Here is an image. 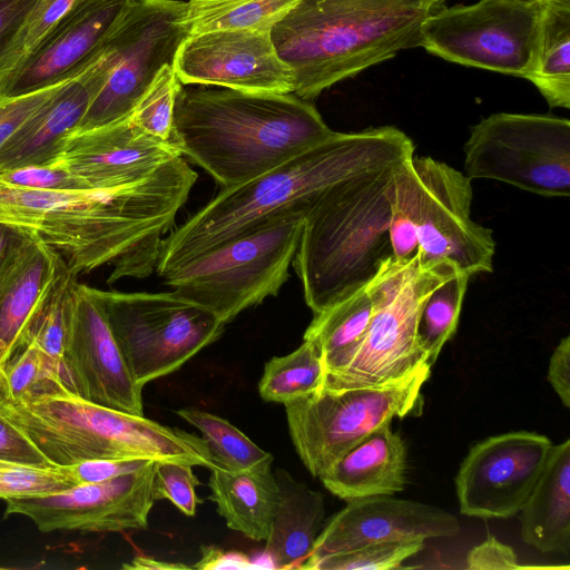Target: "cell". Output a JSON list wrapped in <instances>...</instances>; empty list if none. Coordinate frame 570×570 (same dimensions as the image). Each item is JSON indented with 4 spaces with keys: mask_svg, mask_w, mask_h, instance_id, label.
<instances>
[{
    "mask_svg": "<svg viewBox=\"0 0 570 570\" xmlns=\"http://www.w3.org/2000/svg\"><path fill=\"white\" fill-rule=\"evenodd\" d=\"M334 132L312 101L293 92L181 86L169 144L228 188L275 168Z\"/></svg>",
    "mask_w": 570,
    "mask_h": 570,
    "instance_id": "cell-3",
    "label": "cell"
},
{
    "mask_svg": "<svg viewBox=\"0 0 570 570\" xmlns=\"http://www.w3.org/2000/svg\"><path fill=\"white\" fill-rule=\"evenodd\" d=\"M130 0H79L14 80L9 96L36 90L75 71L101 45Z\"/></svg>",
    "mask_w": 570,
    "mask_h": 570,
    "instance_id": "cell-23",
    "label": "cell"
},
{
    "mask_svg": "<svg viewBox=\"0 0 570 570\" xmlns=\"http://www.w3.org/2000/svg\"><path fill=\"white\" fill-rule=\"evenodd\" d=\"M94 292L140 386L178 370L217 341L226 325L174 291L124 293L94 287Z\"/></svg>",
    "mask_w": 570,
    "mask_h": 570,
    "instance_id": "cell-9",
    "label": "cell"
},
{
    "mask_svg": "<svg viewBox=\"0 0 570 570\" xmlns=\"http://www.w3.org/2000/svg\"><path fill=\"white\" fill-rule=\"evenodd\" d=\"M155 462L104 482L80 483L55 493L9 498L4 500V514L24 515L42 532L145 530L155 502Z\"/></svg>",
    "mask_w": 570,
    "mask_h": 570,
    "instance_id": "cell-16",
    "label": "cell"
},
{
    "mask_svg": "<svg viewBox=\"0 0 570 570\" xmlns=\"http://www.w3.org/2000/svg\"><path fill=\"white\" fill-rule=\"evenodd\" d=\"M9 399L7 377L3 368L0 366V402Z\"/></svg>",
    "mask_w": 570,
    "mask_h": 570,
    "instance_id": "cell-52",
    "label": "cell"
},
{
    "mask_svg": "<svg viewBox=\"0 0 570 570\" xmlns=\"http://www.w3.org/2000/svg\"><path fill=\"white\" fill-rule=\"evenodd\" d=\"M175 413L200 431L218 466L238 472L273 462L269 452L261 449L227 420L194 407L179 409Z\"/></svg>",
    "mask_w": 570,
    "mask_h": 570,
    "instance_id": "cell-33",
    "label": "cell"
},
{
    "mask_svg": "<svg viewBox=\"0 0 570 570\" xmlns=\"http://www.w3.org/2000/svg\"><path fill=\"white\" fill-rule=\"evenodd\" d=\"M440 1L444 2L445 0H440Z\"/></svg>",
    "mask_w": 570,
    "mask_h": 570,
    "instance_id": "cell-55",
    "label": "cell"
},
{
    "mask_svg": "<svg viewBox=\"0 0 570 570\" xmlns=\"http://www.w3.org/2000/svg\"><path fill=\"white\" fill-rule=\"evenodd\" d=\"M459 532V520L439 507L393 495L355 499L324 524L301 569L324 556L368 543L425 541Z\"/></svg>",
    "mask_w": 570,
    "mask_h": 570,
    "instance_id": "cell-20",
    "label": "cell"
},
{
    "mask_svg": "<svg viewBox=\"0 0 570 570\" xmlns=\"http://www.w3.org/2000/svg\"><path fill=\"white\" fill-rule=\"evenodd\" d=\"M465 175L546 197L570 195V121L551 115L492 114L471 127Z\"/></svg>",
    "mask_w": 570,
    "mask_h": 570,
    "instance_id": "cell-11",
    "label": "cell"
},
{
    "mask_svg": "<svg viewBox=\"0 0 570 570\" xmlns=\"http://www.w3.org/2000/svg\"><path fill=\"white\" fill-rule=\"evenodd\" d=\"M428 366L405 381L376 387L320 390L284 403L294 448L313 476L394 417L420 403Z\"/></svg>",
    "mask_w": 570,
    "mask_h": 570,
    "instance_id": "cell-10",
    "label": "cell"
},
{
    "mask_svg": "<svg viewBox=\"0 0 570 570\" xmlns=\"http://www.w3.org/2000/svg\"><path fill=\"white\" fill-rule=\"evenodd\" d=\"M0 415L55 466L95 459L179 461L209 470L217 465L203 438L72 394L4 400Z\"/></svg>",
    "mask_w": 570,
    "mask_h": 570,
    "instance_id": "cell-6",
    "label": "cell"
},
{
    "mask_svg": "<svg viewBox=\"0 0 570 570\" xmlns=\"http://www.w3.org/2000/svg\"><path fill=\"white\" fill-rule=\"evenodd\" d=\"M274 474L279 499L265 554L272 568L301 569L324 527L325 499L285 469L278 468Z\"/></svg>",
    "mask_w": 570,
    "mask_h": 570,
    "instance_id": "cell-26",
    "label": "cell"
},
{
    "mask_svg": "<svg viewBox=\"0 0 570 570\" xmlns=\"http://www.w3.org/2000/svg\"><path fill=\"white\" fill-rule=\"evenodd\" d=\"M411 164L419 183L421 261H449L470 276L491 273L495 242L492 229L471 218L472 179L430 156H413Z\"/></svg>",
    "mask_w": 570,
    "mask_h": 570,
    "instance_id": "cell-14",
    "label": "cell"
},
{
    "mask_svg": "<svg viewBox=\"0 0 570 570\" xmlns=\"http://www.w3.org/2000/svg\"><path fill=\"white\" fill-rule=\"evenodd\" d=\"M208 487L229 529L255 541L268 538L279 499L272 463L238 472L216 465Z\"/></svg>",
    "mask_w": 570,
    "mask_h": 570,
    "instance_id": "cell-27",
    "label": "cell"
},
{
    "mask_svg": "<svg viewBox=\"0 0 570 570\" xmlns=\"http://www.w3.org/2000/svg\"><path fill=\"white\" fill-rule=\"evenodd\" d=\"M308 208L293 207L269 217L187 262L164 278L165 284L229 323L276 296L288 279Z\"/></svg>",
    "mask_w": 570,
    "mask_h": 570,
    "instance_id": "cell-8",
    "label": "cell"
},
{
    "mask_svg": "<svg viewBox=\"0 0 570 570\" xmlns=\"http://www.w3.org/2000/svg\"><path fill=\"white\" fill-rule=\"evenodd\" d=\"M199 570L218 569H262L265 566L255 564L246 554L239 551H226L214 546H203L202 557L193 567Z\"/></svg>",
    "mask_w": 570,
    "mask_h": 570,
    "instance_id": "cell-48",
    "label": "cell"
},
{
    "mask_svg": "<svg viewBox=\"0 0 570 570\" xmlns=\"http://www.w3.org/2000/svg\"><path fill=\"white\" fill-rule=\"evenodd\" d=\"M324 374L318 347L304 340L292 353L274 356L265 364L258 392L265 401L284 404L320 390Z\"/></svg>",
    "mask_w": 570,
    "mask_h": 570,
    "instance_id": "cell-32",
    "label": "cell"
},
{
    "mask_svg": "<svg viewBox=\"0 0 570 570\" xmlns=\"http://www.w3.org/2000/svg\"><path fill=\"white\" fill-rule=\"evenodd\" d=\"M424 548L423 540L379 542L364 544L347 551L324 556L309 563L306 570H389Z\"/></svg>",
    "mask_w": 570,
    "mask_h": 570,
    "instance_id": "cell-37",
    "label": "cell"
},
{
    "mask_svg": "<svg viewBox=\"0 0 570 570\" xmlns=\"http://www.w3.org/2000/svg\"><path fill=\"white\" fill-rule=\"evenodd\" d=\"M0 461L35 468L55 466L22 432L1 415Z\"/></svg>",
    "mask_w": 570,
    "mask_h": 570,
    "instance_id": "cell-44",
    "label": "cell"
},
{
    "mask_svg": "<svg viewBox=\"0 0 570 570\" xmlns=\"http://www.w3.org/2000/svg\"><path fill=\"white\" fill-rule=\"evenodd\" d=\"M456 269L449 261L422 262L417 250L409 259L384 261L368 283L370 324L350 361L326 373L322 387L384 386L432 367L419 337L420 316L431 293Z\"/></svg>",
    "mask_w": 570,
    "mask_h": 570,
    "instance_id": "cell-7",
    "label": "cell"
},
{
    "mask_svg": "<svg viewBox=\"0 0 570 570\" xmlns=\"http://www.w3.org/2000/svg\"><path fill=\"white\" fill-rule=\"evenodd\" d=\"M76 277L77 276L70 272L69 267L62 273L50 297L35 321L30 334V342L36 343L61 366L62 376L66 336V299L69 285Z\"/></svg>",
    "mask_w": 570,
    "mask_h": 570,
    "instance_id": "cell-39",
    "label": "cell"
},
{
    "mask_svg": "<svg viewBox=\"0 0 570 570\" xmlns=\"http://www.w3.org/2000/svg\"><path fill=\"white\" fill-rule=\"evenodd\" d=\"M544 2L534 66L527 77L550 107L570 108V3Z\"/></svg>",
    "mask_w": 570,
    "mask_h": 570,
    "instance_id": "cell-29",
    "label": "cell"
},
{
    "mask_svg": "<svg viewBox=\"0 0 570 570\" xmlns=\"http://www.w3.org/2000/svg\"><path fill=\"white\" fill-rule=\"evenodd\" d=\"M37 0H0V48Z\"/></svg>",
    "mask_w": 570,
    "mask_h": 570,
    "instance_id": "cell-49",
    "label": "cell"
},
{
    "mask_svg": "<svg viewBox=\"0 0 570 570\" xmlns=\"http://www.w3.org/2000/svg\"><path fill=\"white\" fill-rule=\"evenodd\" d=\"M406 474V445L386 424L345 452L318 478L334 495L351 501L401 492Z\"/></svg>",
    "mask_w": 570,
    "mask_h": 570,
    "instance_id": "cell-24",
    "label": "cell"
},
{
    "mask_svg": "<svg viewBox=\"0 0 570 570\" xmlns=\"http://www.w3.org/2000/svg\"><path fill=\"white\" fill-rule=\"evenodd\" d=\"M63 376L68 392L120 412L144 415L140 386L115 340L94 287L69 285L66 299Z\"/></svg>",
    "mask_w": 570,
    "mask_h": 570,
    "instance_id": "cell-15",
    "label": "cell"
},
{
    "mask_svg": "<svg viewBox=\"0 0 570 570\" xmlns=\"http://www.w3.org/2000/svg\"><path fill=\"white\" fill-rule=\"evenodd\" d=\"M12 233V228L0 225V265L4 257Z\"/></svg>",
    "mask_w": 570,
    "mask_h": 570,
    "instance_id": "cell-51",
    "label": "cell"
},
{
    "mask_svg": "<svg viewBox=\"0 0 570 570\" xmlns=\"http://www.w3.org/2000/svg\"><path fill=\"white\" fill-rule=\"evenodd\" d=\"M411 159L393 169L386 193L390 206L389 237L393 257L399 261L411 258L417 250L419 183Z\"/></svg>",
    "mask_w": 570,
    "mask_h": 570,
    "instance_id": "cell-36",
    "label": "cell"
},
{
    "mask_svg": "<svg viewBox=\"0 0 570 570\" xmlns=\"http://www.w3.org/2000/svg\"><path fill=\"white\" fill-rule=\"evenodd\" d=\"M298 0H188V36L218 30H271Z\"/></svg>",
    "mask_w": 570,
    "mask_h": 570,
    "instance_id": "cell-31",
    "label": "cell"
},
{
    "mask_svg": "<svg viewBox=\"0 0 570 570\" xmlns=\"http://www.w3.org/2000/svg\"><path fill=\"white\" fill-rule=\"evenodd\" d=\"M115 59L116 47L108 33L76 78L6 141L0 149V171L57 159L67 136L105 85Z\"/></svg>",
    "mask_w": 570,
    "mask_h": 570,
    "instance_id": "cell-22",
    "label": "cell"
},
{
    "mask_svg": "<svg viewBox=\"0 0 570 570\" xmlns=\"http://www.w3.org/2000/svg\"><path fill=\"white\" fill-rule=\"evenodd\" d=\"M396 166L344 180L307 209L293 266L314 315L367 285L393 256L386 193Z\"/></svg>",
    "mask_w": 570,
    "mask_h": 570,
    "instance_id": "cell-5",
    "label": "cell"
},
{
    "mask_svg": "<svg viewBox=\"0 0 570 570\" xmlns=\"http://www.w3.org/2000/svg\"><path fill=\"white\" fill-rule=\"evenodd\" d=\"M79 0H37L0 48V100Z\"/></svg>",
    "mask_w": 570,
    "mask_h": 570,
    "instance_id": "cell-30",
    "label": "cell"
},
{
    "mask_svg": "<svg viewBox=\"0 0 570 570\" xmlns=\"http://www.w3.org/2000/svg\"><path fill=\"white\" fill-rule=\"evenodd\" d=\"M520 512L522 540L543 553L570 552V440L552 445Z\"/></svg>",
    "mask_w": 570,
    "mask_h": 570,
    "instance_id": "cell-25",
    "label": "cell"
},
{
    "mask_svg": "<svg viewBox=\"0 0 570 570\" xmlns=\"http://www.w3.org/2000/svg\"><path fill=\"white\" fill-rule=\"evenodd\" d=\"M197 173L176 156L146 178L109 189H38L0 180V225L40 236L75 276L110 265L107 284L156 271Z\"/></svg>",
    "mask_w": 570,
    "mask_h": 570,
    "instance_id": "cell-1",
    "label": "cell"
},
{
    "mask_svg": "<svg viewBox=\"0 0 570 570\" xmlns=\"http://www.w3.org/2000/svg\"><path fill=\"white\" fill-rule=\"evenodd\" d=\"M470 277L465 272L456 269L431 293L423 306L419 337L432 365L456 331Z\"/></svg>",
    "mask_w": 570,
    "mask_h": 570,
    "instance_id": "cell-34",
    "label": "cell"
},
{
    "mask_svg": "<svg viewBox=\"0 0 570 570\" xmlns=\"http://www.w3.org/2000/svg\"><path fill=\"white\" fill-rule=\"evenodd\" d=\"M181 86L173 65L165 66L136 105L131 120L145 132L169 142L175 100Z\"/></svg>",
    "mask_w": 570,
    "mask_h": 570,
    "instance_id": "cell-38",
    "label": "cell"
},
{
    "mask_svg": "<svg viewBox=\"0 0 570 570\" xmlns=\"http://www.w3.org/2000/svg\"><path fill=\"white\" fill-rule=\"evenodd\" d=\"M466 568L470 570H513L523 569L514 550L489 534L480 544L471 549L466 556Z\"/></svg>",
    "mask_w": 570,
    "mask_h": 570,
    "instance_id": "cell-46",
    "label": "cell"
},
{
    "mask_svg": "<svg viewBox=\"0 0 570 570\" xmlns=\"http://www.w3.org/2000/svg\"><path fill=\"white\" fill-rule=\"evenodd\" d=\"M126 570H181L190 569L180 562H170L157 560L148 556L138 554L130 562H126L121 566Z\"/></svg>",
    "mask_w": 570,
    "mask_h": 570,
    "instance_id": "cell-50",
    "label": "cell"
},
{
    "mask_svg": "<svg viewBox=\"0 0 570 570\" xmlns=\"http://www.w3.org/2000/svg\"><path fill=\"white\" fill-rule=\"evenodd\" d=\"M181 156L140 129L130 116L67 136L58 161L79 189H109L141 180Z\"/></svg>",
    "mask_w": 570,
    "mask_h": 570,
    "instance_id": "cell-19",
    "label": "cell"
},
{
    "mask_svg": "<svg viewBox=\"0 0 570 570\" xmlns=\"http://www.w3.org/2000/svg\"><path fill=\"white\" fill-rule=\"evenodd\" d=\"M0 180L38 189H79L71 175L56 160L0 171Z\"/></svg>",
    "mask_w": 570,
    "mask_h": 570,
    "instance_id": "cell-43",
    "label": "cell"
},
{
    "mask_svg": "<svg viewBox=\"0 0 570 570\" xmlns=\"http://www.w3.org/2000/svg\"><path fill=\"white\" fill-rule=\"evenodd\" d=\"M81 66L56 82L0 100V149L30 117L76 78Z\"/></svg>",
    "mask_w": 570,
    "mask_h": 570,
    "instance_id": "cell-42",
    "label": "cell"
},
{
    "mask_svg": "<svg viewBox=\"0 0 570 570\" xmlns=\"http://www.w3.org/2000/svg\"><path fill=\"white\" fill-rule=\"evenodd\" d=\"M68 268L40 236L13 229L0 265V366L30 342L35 321Z\"/></svg>",
    "mask_w": 570,
    "mask_h": 570,
    "instance_id": "cell-21",
    "label": "cell"
},
{
    "mask_svg": "<svg viewBox=\"0 0 570 570\" xmlns=\"http://www.w3.org/2000/svg\"><path fill=\"white\" fill-rule=\"evenodd\" d=\"M372 313L373 302L367 284L314 315L304 340L318 347L325 374L340 370L350 361L370 324Z\"/></svg>",
    "mask_w": 570,
    "mask_h": 570,
    "instance_id": "cell-28",
    "label": "cell"
},
{
    "mask_svg": "<svg viewBox=\"0 0 570 570\" xmlns=\"http://www.w3.org/2000/svg\"><path fill=\"white\" fill-rule=\"evenodd\" d=\"M12 465H16V463H10V462L0 461V468H1V466H12Z\"/></svg>",
    "mask_w": 570,
    "mask_h": 570,
    "instance_id": "cell-53",
    "label": "cell"
},
{
    "mask_svg": "<svg viewBox=\"0 0 570 570\" xmlns=\"http://www.w3.org/2000/svg\"><path fill=\"white\" fill-rule=\"evenodd\" d=\"M9 399L29 402L46 396L70 394L65 385L61 366L30 342L3 367Z\"/></svg>",
    "mask_w": 570,
    "mask_h": 570,
    "instance_id": "cell-35",
    "label": "cell"
},
{
    "mask_svg": "<svg viewBox=\"0 0 570 570\" xmlns=\"http://www.w3.org/2000/svg\"><path fill=\"white\" fill-rule=\"evenodd\" d=\"M173 69L181 85L218 86L244 92H293V73L268 29L218 30L187 36Z\"/></svg>",
    "mask_w": 570,
    "mask_h": 570,
    "instance_id": "cell-18",
    "label": "cell"
},
{
    "mask_svg": "<svg viewBox=\"0 0 570 570\" xmlns=\"http://www.w3.org/2000/svg\"><path fill=\"white\" fill-rule=\"evenodd\" d=\"M200 482L193 471V465L179 461H156L153 475V498L170 501L188 517L196 513L199 502L196 487Z\"/></svg>",
    "mask_w": 570,
    "mask_h": 570,
    "instance_id": "cell-41",
    "label": "cell"
},
{
    "mask_svg": "<svg viewBox=\"0 0 570 570\" xmlns=\"http://www.w3.org/2000/svg\"><path fill=\"white\" fill-rule=\"evenodd\" d=\"M440 0H298L271 29L293 73V94L313 101L336 82L420 46Z\"/></svg>",
    "mask_w": 570,
    "mask_h": 570,
    "instance_id": "cell-4",
    "label": "cell"
},
{
    "mask_svg": "<svg viewBox=\"0 0 570 570\" xmlns=\"http://www.w3.org/2000/svg\"><path fill=\"white\" fill-rule=\"evenodd\" d=\"M150 459H95L63 466L77 484L104 482L134 472L148 464Z\"/></svg>",
    "mask_w": 570,
    "mask_h": 570,
    "instance_id": "cell-45",
    "label": "cell"
},
{
    "mask_svg": "<svg viewBox=\"0 0 570 570\" xmlns=\"http://www.w3.org/2000/svg\"><path fill=\"white\" fill-rule=\"evenodd\" d=\"M186 2L130 0L110 30L116 59L107 80L73 130L100 127L131 115L188 36Z\"/></svg>",
    "mask_w": 570,
    "mask_h": 570,
    "instance_id": "cell-13",
    "label": "cell"
},
{
    "mask_svg": "<svg viewBox=\"0 0 570 570\" xmlns=\"http://www.w3.org/2000/svg\"><path fill=\"white\" fill-rule=\"evenodd\" d=\"M543 1H552V2L570 3V0H543Z\"/></svg>",
    "mask_w": 570,
    "mask_h": 570,
    "instance_id": "cell-54",
    "label": "cell"
},
{
    "mask_svg": "<svg viewBox=\"0 0 570 570\" xmlns=\"http://www.w3.org/2000/svg\"><path fill=\"white\" fill-rule=\"evenodd\" d=\"M543 0H479L440 8L422 23L420 47L459 65L527 78L538 53Z\"/></svg>",
    "mask_w": 570,
    "mask_h": 570,
    "instance_id": "cell-12",
    "label": "cell"
},
{
    "mask_svg": "<svg viewBox=\"0 0 570 570\" xmlns=\"http://www.w3.org/2000/svg\"><path fill=\"white\" fill-rule=\"evenodd\" d=\"M63 466L35 468L16 464L0 468V498L47 494L76 485Z\"/></svg>",
    "mask_w": 570,
    "mask_h": 570,
    "instance_id": "cell-40",
    "label": "cell"
},
{
    "mask_svg": "<svg viewBox=\"0 0 570 570\" xmlns=\"http://www.w3.org/2000/svg\"><path fill=\"white\" fill-rule=\"evenodd\" d=\"M414 156L412 139L393 126L337 132L212 200L164 237L156 273L163 279L193 258L284 210L314 204L333 186Z\"/></svg>",
    "mask_w": 570,
    "mask_h": 570,
    "instance_id": "cell-2",
    "label": "cell"
},
{
    "mask_svg": "<svg viewBox=\"0 0 570 570\" xmlns=\"http://www.w3.org/2000/svg\"><path fill=\"white\" fill-rule=\"evenodd\" d=\"M546 435L518 431L490 436L470 449L455 476L460 512L482 519L517 514L549 456Z\"/></svg>",
    "mask_w": 570,
    "mask_h": 570,
    "instance_id": "cell-17",
    "label": "cell"
},
{
    "mask_svg": "<svg viewBox=\"0 0 570 570\" xmlns=\"http://www.w3.org/2000/svg\"><path fill=\"white\" fill-rule=\"evenodd\" d=\"M547 379L561 403L570 407V336L567 335L556 346L550 361Z\"/></svg>",
    "mask_w": 570,
    "mask_h": 570,
    "instance_id": "cell-47",
    "label": "cell"
}]
</instances>
